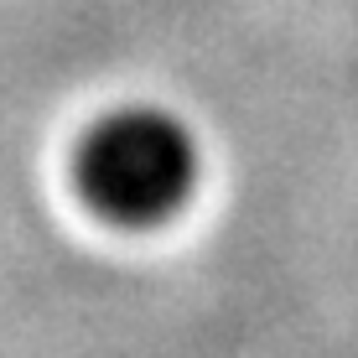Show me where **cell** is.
Instances as JSON below:
<instances>
[{
  "label": "cell",
  "mask_w": 358,
  "mask_h": 358,
  "mask_svg": "<svg viewBox=\"0 0 358 358\" xmlns=\"http://www.w3.org/2000/svg\"><path fill=\"white\" fill-rule=\"evenodd\" d=\"M197 171V135L162 104H125L99 115L73 156V182L83 203L125 229L166 224L192 197Z\"/></svg>",
  "instance_id": "1"
}]
</instances>
